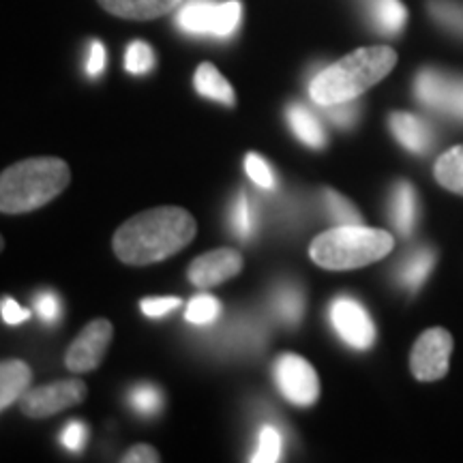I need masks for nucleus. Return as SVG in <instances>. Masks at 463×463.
I'll list each match as a JSON object with an SVG mask.
<instances>
[{"label": "nucleus", "mask_w": 463, "mask_h": 463, "mask_svg": "<svg viewBox=\"0 0 463 463\" xmlns=\"http://www.w3.org/2000/svg\"><path fill=\"white\" fill-rule=\"evenodd\" d=\"M195 219L178 206H161L137 213L114 234V253L129 266L164 262L195 239Z\"/></svg>", "instance_id": "obj_1"}, {"label": "nucleus", "mask_w": 463, "mask_h": 463, "mask_svg": "<svg viewBox=\"0 0 463 463\" xmlns=\"http://www.w3.org/2000/svg\"><path fill=\"white\" fill-rule=\"evenodd\" d=\"M397 65V52L389 45H372L350 52L335 65L326 67L314 78L309 86L311 97L317 106L354 101L372 86L389 75Z\"/></svg>", "instance_id": "obj_2"}, {"label": "nucleus", "mask_w": 463, "mask_h": 463, "mask_svg": "<svg viewBox=\"0 0 463 463\" xmlns=\"http://www.w3.org/2000/svg\"><path fill=\"white\" fill-rule=\"evenodd\" d=\"M71 181L62 159L34 157L17 161L0 176V211L5 215L37 211L61 195Z\"/></svg>", "instance_id": "obj_3"}, {"label": "nucleus", "mask_w": 463, "mask_h": 463, "mask_svg": "<svg viewBox=\"0 0 463 463\" xmlns=\"http://www.w3.org/2000/svg\"><path fill=\"white\" fill-rule=\"evenodd\" d=\"M395 247V239L386 230L367 228L363 223L337 225L322 232L311 242L309 256L326 270H354L380 262Z\"/></svg>", "instance_id": "obj_4"}, {"label": "nucleus", "mask_w": 463, "mask_h": 463, "mask_svg": "<svg viewBox=\"0 0 463 463\" xmlns=\"http://www.w3.org/2000/svg\"><path fill=\"white\" fill-rule=\"evenodd\" d=\"M241 3H213V0H189L178 14V26L194 34H217L228 37L241 22Z\"/></svg>", "instance_id": "obj_5"}, {"label": "nucleus", "mask_w": 463, "mask_h": 463, "mask_svg": "<svg viewBox=\"0 0 463 463\" xmlns=\"http://www.w3.org/2000/svg\"><path fill=\"white\" fill-rule=\"evenodd\" d=\"M450 352H453V335L447 328H430L416 339L410 354V369L420 382L442 380L449 373Z\"/></svg>", "instance_id": "obj_6"}, {"label": "nucleus", "mask_w": 463, "mask_h": 463, "mask_svg": "<svg viewBox=\"0 0 463 463\" xmlns=\"http://www.w3.org/2000/svg\"><path fill=\"white\" fill-rule=\"evenodd\" d=\"M84 397L86 384L82 380L71 378L37 386V389H28L24 397L20 399V405L22 412L28 419H48V416H54L62 410L82 403Z\"/></svg>", "instance_id": "obj_7"}, {"label": "nucleus", "mask_w": 463, "mask_h": 463, "mask_svg": "<svg viewBox=\"0 0 463 463\" xmlns=\"http://www.w3.org/2000/svg\"><path fill=\"white\" fill-rule=\"evenodd\" d=\"M416 97L422 106L463 120V78L436 69H422L416 78Z\"/></svg>", "instance_id": "obj_8"}, {"label": "nucleus", "mask_w": 463, "mask_h": 463, "mask_svg": "<svg viewBox=\"0 0 463 463\" xmlns=\"http://www.w3.org/2000/svg\"><path fill=\"white\" fill-rule=\"evenodd\" d=\"M275 380L281 395L294 405H311L320 397L316 369L298 354H283L275 363Z\"/></svg>", "instance_id": "obj_9"}, {"label": "nucleus", "mask_w": 463, "mask_h": 463, "mask_svg": "<svg viewBox=\"0 0 463 463\" xmlns=\"http://www.w3.org/2000/svg\"><path fill=\"white\" fill-rule=\"evenodd\" d=\"M112 335L114 328L106 317H97V320L86 324L82 333L75 337L65 354V364L69 372L86 373L99 367L103 356H106L108 345L112 344Z\"/></svg>", "instance_id": "obj_10"}, {"label": "nucleus", "mask_w": 463, "mask_h": 463, "mask_svg": "<svg viewBox=\"0 0 463 463\" xmlns=\"http://www.w3.org/2000/svg\"><path fill=\"white\" fill-rule=\"evenodd\" d=\"M331 322L339 337L356 350H369L375 341V326L361 303L339 298L331 307Z\"/></svg>", "instance_id": "obj_11"}, {"label": "nucleus", "mask_w": 463, "mask_h": 463, "mask_svg": "<svg viewBox=\"0 0 463 463\" xmlns=\"http://www.w3.org/2000/svg\"><path fill=\"white\" fill-rule=\"evenodd\" d=\"M242 269V256L236 249L222 247L213 249V251L204 253V256L195 258L189 264L187 277L194 286L198 288H213L222 286L223 281L232 279L241 273Z\"/></svg>", "instance_id": "obj_12"}, {"label": "nucleus", "mask_w": 463, "mask_h": 463, "mask_svg": "<svg viewBox=\"0 0 463 463\" xmlns=\"http://www.w3.org/2000/svg\"><path fill=\"white\" fill-rule=\"evenodd\" d=\"M392 136L397 137L399 144L403 148L412 150V153H427L431 148L433 133L430 125L425 120L419 118V116L408 114V112H395L391 114L389 118Z\"/></svg>", "instance_id": "obj_13"}, {"label": "nucleus", "mask_w": 463, "mask_h": 463, "mask_svg": "<svg viewBox=\"0 0 463 463\" xmlns=\"http://www.w3.org/2000/svg\"><path fill=\"white\" fill-rule=\"evenodd\" d=\"M99 5L123 20H155L176 9L181 0H99Z\"/></svg>", "instance_id": "obj_14"}, {"label": "nucleus", "mask_w": 463, "mask_h": 463, "mask_svg": "<svg viewBox=\"0 0 463 463\" xmlns=\"http://www.w3.org/2000/svg\"><path fill=\"white\" fill-rule=\"evenodd\" d=\"M33 380L31 367L24 361H3L0 364V408L7 410L11 403L24 397Z\"/></svg>", "instance_id": "obj_15"}, {"label": "nucleus", "mask_w": 463, "mask_h": 463, "mask_svg": "<svg viewBox=\"0 0 463 463\" xmlns=\"http://www.w3.org/2000/svg\"><path fill=\"white\" fill-rule=\"evenodd\" d=\"M391 219L403 236H410L414 232L416 219H419V200H416V191L410 183L402 181L392 187Z\"/></svg>", "instance_id": "obj_16"}, {"label": "nucleus", "mask_w": 463, "mask_h": 463, "mask_svg": "<svg viewBox=\"0 0 463 463\" xmlns=\"http://www.w3.org/2000/svg\"><path fill=\"white\" fill-rule=\"evenodd\" d=\"M194 84L195 90L200 92L202 97H208V99H215L223 106H234L236 97H234V89H232L228 80L223 78L222 71L211 62H202L198 67V71L194 75Z\"/></svg>", "instance_id": "obj_17"}, {"label": "nucleus", "mask_w": 463, "mask_h": 463, "mask_svg": "<svg viewBox=\"0 0 463 463\" xmlns=\"http://www.w3.org/2000/svg\"><path fill=\"white\" fill-rule=\"evenodd\" d=\"M433 264H436V251L430 247L416 249L403 260L402 269H399V283L410 292H416L422 283H425L427 275L431 273Z\"/></svg>", "instance_id": "obj_18"}, {"label": "nucleus", "mask_w": 463, "mask_h": 463, "mask_svg": "<svg viewBox=\"0 0 463 463\" xmlns=\"http://www.w3.org/2000/svg\"><path fill=\"white\" fill-rule=\"evenodd\" d=\"M436 181L442 184L444 189L453 191L457 195H463V144L459 146L449 148L442 153L433 167Z\"/></svg>", "instance_id": "obj_19"}, {"label": "nucleus", "mask_w": 463, "mask_h": 463, "mask_svg": "<svg viewBox=\"0 0 463 463\" xmlns=\"http://www.w3.org/2000/svg\"><path fill=\"white\" fill-rule=\"evenodd\" d=\"M288 123L292 127V131L297 133L298 140L305 142L307 146L322 148L324 142H326V136H324L320 120H317L316 116L303 106L288 108Z\"/></svg>", "instance_id": "obj_20"}, {"label": "nucleus", "mask_w": 463, "mask_h": 463, "mask_svg": "<svg viewBox=\"0 0 463 463\" xmlns=\"http://www.w3.org/2000/svg\"><path fill=\"white\" fill-rule=\"evenodd\" d=\"M408 11L399 0H375L373 3V22L382 33L395 34L405 26Z\"/></svg>", "instance_id": "obj_21"}, {"label": "nucleus", "mask_w": 463, "mask_h": 463, "mask_svg": "<svg viewBox=\"0 0 463 463\" xmlns=\"http://www.w3.org/2000/svg\"><path fill=\"white\" fill-rule=\"evenodd\" d=\"M430 14L438 24L463 37V3L461 0H430Z\"/></svg>", "instance_id": "obj_22"}, {"label": "nucleus", "mask_w": 463, "mask_h": 463, "mask_svg": "<svg viewBox=\"0 0 463 463\" xmlns=\"http://www.w3.org/2000/svg\"><path fill=\"white\" fill-rule=\"evenodd\" d=\"M275 307L281 320L289 324V326H294V324H298L300 317H303V309H305L303 294H300L294 286L281 288L275 297Z\"/></svg>", "instance_id": "obj_23"}, {"label": "nucleus", "mask_w": 463, "mask_h": 463, "mask_svg": "<svg viewBox=\"0 0 463 463\" xmlns=\"http://www.w3.org/2000/svg\"><path fill=\"white\" fill-rule=\"evenodd\" d=\"M129 405L136 412H140L144 416H153L157 414L164 405V395L157 386L153 384H137L136 389H131L129 392Z\"/></svg>", "instance_id": "obj_24"}, {"label": "nucleus", "mask_w": 463, "mask_h": 463, "mask_svg": "<svg viewBox=\"0 0 463 463\" xmlns=\"http://www.w3.org/2000/svg\"><path fill=\"white\" fill-rule=\"evenodd\" d=\"M324 202H326L328 213H331V217L337 222V225L363 223V217L361 213H358V208L352 204V202H347L344 195L337 194V191H331V189L324 191Z\"/></svg>", "instance_id": "obj_25"}, {"label": "nucleus", "mask_w": 463, "mask_h": 463, "mask_svg": "<svg viewBox=\"0 0 463 463\" xmlns=\"http://www.w3.org/2000/svg\"><path fill=\"white\" fill-rule=\"evenodd\" d=\"M281 459V433L275 427L266 425L260 431L256 455L251 457L253 463H275Z\"/></svg>", "instance_id": "obj_26"}, {"label": "nucleus", "mask_w": 463, "mask_h": 463, "mask_svg": "<svg viewBox=\"0 0 463 463\" xmlns=\"http://www.w3.org/2000/svg\"><path fill=\"white\" fill-rule=\"evenodd\" d=\"M222 311V305L215 297H208V294H200V297L191 298L187 305V320L191 324H208L213 322Z\"/></svg>", "instance_id": "obj_27"}, {"label": "nucleus", "mask_w": 463, "mask_h": 463, "mask_svg": "<svg viewBox=\"0 0 463 463\" xmlns=\"http://www.w3.org/2000/svg\"><path fill=\"white\" fill-rule=\"evenodd\" d=\"M153 65H155V54H153V50H150L148 43L133 42L129 48H127L125 67L129 73L144 75L153 69Z\"/></svg>", "instance_id": "obj_28"}, {"label": "nucleus", "mask_w": 463, "mask_h": 463, "mask_svg": "<svg viewBox=\"0 0 463 463\" xmlns=\"http://www.w3.org/2000/svg\"><path fill=\"white\" fill-rule=\"evenodd\" d=\"M232 228H234L236 236L239 239H249L253 232V211H251V202L245 194L239 195L234 208H232Z\"/></svg>", "instance_id": "obj_29"}, {"label": "nucleus", "mask_w": 463, "mask_h": 463, "mask_svg": "<svg viewBox=\"0 0 463 463\" xmlns=\"http://www.w3.org/2000/svg\"><path fill=\"white\" fill-rule=\"evenodd\" d=\"M245 170L253 183L262 189H273L275 187V176L270 172V167L266 161L256 153H249L245 157Z\"/></svg>", "instance_id": "obj_30"}, {"label": "nucleus", "mask_w": 463, "mask_h": 463, "mask_svg": "<svg viewBox=\"0 0 463 463\" xmlns=\"http://www.w3.org/2000/svg\"><path fill=\"white\" fill-rule=\"evenodd\" d=\"M178 305H181V298H176V297L142 298V303H140L144 316H148V317H164L170 314V311L176 309Z\"/></svg>", "instance_id": "obj_31"}, {"label": "nucleus", "mask_w": 463, "mask_h": 463, "mask_svg": "<svg viewBox=\"0 0 463 463\" xmlns=\"http://www.w3.org/2000/svg\"><path fill=\"white\" fill-rule=\"evenodd\" d=\"M61 442H62V447L69 449V450H80V449H82L84 442H86V427H84V422H80V420L69 422V425L61 433Z\"/></svg>", "instance_id": "obj_32"}, {"label": "nucleus", "mask_w": 463, "mask_h": 463, "mask_svg": "<svg viewBox=\"0 0 463 463\" xmlns=\"http://www.w3.org/2000/svg\"><path fill=\"white\" fill-rule=\"evenodd\" d=\"M354 101L335 103V106H328V116H331L333 123H337L339 127H352V125H354V120L358 116V108L354 106Z\"/></svg>", "instance_id": "obj_33"}, {"label": "nucleus", "mask_w": 463, "mask_h": 463, "mask_svg": "<svg viewBox=\"0 0 463 463\" xmlns=\"http://www.w3.org/2000/svg\"><path fill=\"white\" fill-rule=\"evenodd\" d=\"M37 311L45 322H56L61 316V300H58L52 292H43L37 298Z\"/></svg>", "instance_id": "obj_34"}, {"label": "nucleus", "mask_w": 463, "mask_h": 463, "mask_svg": "<svg viewBox=\"0 0 463 463\" xmlns=\"http://www.w3.org/2000/svg\"><path fill=\"white\" fill-rule=\"evenodd\" d=\"M123 461L125 463H157L161 461V457L157 453V449L148 447V444H136V447L127 450Z\"/></svg>", "instance_id": "obj_35"}, {"label": "nucleus", "mask_w": 463, "mask_h": 463, "mask_svg": "<svg viewBox=\"0 0 463 463\" xmlns=\"http://www.w3.org/2000/svg\"><path fill=\"white\" fill-rule=\"evenodd\" d=\"M0 311H3V320L7 324H22L31 317V311L22 309V307L9 297L3 298V303H0Z\"/></svg>", "instance_id": "obj_36"}, {"label": "nucleus", "mask_w": 463, "mask_h": 463, "mask_svg": "<svg viewBox=\"0 0 463 463\" xmlns=\"http://www.w3.org/2000/svg\"><path fill=\"white\" fill-rule=\"evenodd\" d=\"M103 69H106V48L99 42H92L86 71H89V75H99Z\"/></svg>", "instance_id": "obj_37"}]
</instances>
